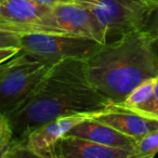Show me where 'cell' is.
Returning a JSON list of instances; mask_svg holds the SVG:
<instances>
[{
    "instance_id": "3957f363",
    "label": "cell",
    "mask_w": 158,
    "mask_h": 158,
    "mask_svg": "<svg viewBox=\"0 0 158 158\" xmlns=\"http://www.w3.org/2000/svg\"><path fill=\"white\" fill-rule=\"evenodd\" d=\"M53 63L20 50L0 63V113L16 108L40 82Z\"/></svg>"
},
{
    "instance_id": "2e32d148",
    "label": "cell",
    "mask_w": 158,
    "mask_h": 158,
    "mask_svg": "<svg viewBox=\"0 0 158 158\" xmlns=\"http://www.w3.org/2000/svg\"><path fill=\"white\" fill-rule=\"evenodd\" d=\"M146 29L151 36V48L158 62V7L155 8Z\"/></svg>"
},
{
    "instance_id": "ffe728a7",
    "label": "cell",
    "mask_w": 158,
    "mask_h": 158,
    "mask_svg": "<svg viewBox=\"0 0 158 158\" xmlns=\"http://www.w3.org/2000/svg\"><path fill=\"white\" fill-rule=\"evenodd\" d=\"M148 1L153 6H155V7H158V0H148Z\"/></svg>"
},
{
    "instance_id": "6da1fadb",
    "label": "cell",
    "mask_w": 158,
    "mask_h": 158,
    "mask_svg": "<svg viewBox=\"0 0 158 158\" xmlns=\"http://www.w3.org/2000/svg\"><path fill=\"white\" fill-rule=\"evenodd\" d=\"M115 107L89 82L81 59H64L48 73L16 108L7 116L13 140L24 139L34 129L62 116L107 112Z\"/></svg>"
},
{
    "instance_id": "8fae6325",
    "label": "cell",
    "mask_w": 158,
    "mask_h": 158,
    "mask_svg": "<svg viewBox=\"0 0 158 158\" xmlns=\"http://www.w3.org/2000/svg\"><path fill=\"white\" fill-rule=\"evenodd\" d=\"M92 118L100 123H106L135 140L149 131L158 129V120L125 110L118 105H115L110 110L95 115Z\"/></svg>"
},
{
    "instance_id": "ba28073f",
    "label": "cell",
    "mask_w": 158,
    "mask_h": 158,
    "mask_svg": "<svg viewBox=\"0 0 158 158\" xmlns=\"http://www.w3.org/2000/svg\"><path fill=\"white\" fill-rule=\"evenodd\" d=\"M51 7L33 0H3L0 3V27L20 35L27 34L51 11Z\"/></svg>"
},
{
    "instance_id": "7a4b0ae2",
    "label": "cell",
    "mask_w": 158,
    "mask_h": 158,
    "mask_svg": "<svg viewBox=\"0 0 158 158\" xmlns=\"http://www.w3.org/2000/svg\"><path fill=\"white\" fill-rule=\"evenodd\" d=\"M85 64L89 82L115 105L143 80L158 75V62L146 28L102 44Z\"/></svg>"
},
{
    "instance_id": "52a82bcc",
    "label": "cell",
    "mask_w": 158,
    "mask_h": 158,
    "mask_svg": "<svg viewBox=\"0 0 158 158\" xmlns=\"http://www.w3.org/2000/svg\"><path fill=\"white\" fill-rule=\"evenodd\" d=\"M52 14L60 34L88 38L101 44H106L103 26L85 6L78 3H55L52 6Z\"/></svg>"
},
{
    "instance_id": "8992f818",
    "label": "cell",
    "mask_w": 158,
    "mask_h": 158,
    "mask_svg": "<svg viewBox=\"0 0 158 158\" xmlns=\"http://www.w3.org/2000/svg\"><path fill=\"white\" fill-rule=\"evenodd\" d=\"M95 115L98 114L82 113V114L59 117L54 120L49 121L34 129L22 140L13 141H15L23 149L28 152L31 156L41 158H53L55 157V147L60 140L64 135H66L69 132V130L76 125Z\"/></svg>"
},
{
    "instance_id": "4fadbf2b",
    "label": "cell",
    "mask_w": 158,
    "mask_h": 158,
    "mask_svg": "<svg viewBox=\"0 0 158 158\" xmlns=\"http://www.w3.org/2000/svg\"><path fill=\"white\" fill-rule=\"evenodd\" d=\"M158 153V129L149 131L136 140L133 158H152Z\"/></svg>"
},
{
    "instance_id": "44dd1931",
    "label": "cell",
    "mask_w": 158,
    "mask_h": 158,
    "mask_svg": "<svg viewBox=\"0 0 158 158\" xmlns=\"http://www.w3.org/2000/svg\"><path fill=\"white\" fill-rule=\"evenodd\" d=\"M2 1H3V0H0V3H1V2H2Z\"/></svg>"
},
{
    "instance_id": "d6986e66",
    "label": "cell",
    "mask_w": 158,
    "mask_h": 158,
    "mask_svg": "<svg viewBox=\"0 0 158 158\" xmlns=\"http://www.w3.org/2000/svg\"><path fill=\"white\" fill-rule=\"evenodd\" d=\"M56 3H78L80 0H55Z\"/></svg>"
},
{
    "instance_id": "9a60e30c",
    "label": "cell",
    "mask_w": 158,
    "mask_h": 158,
    "mask_svg": "<svg viewBox=\"0 0 158 158\" xmlns=\"http://www.w3.org/2000/svg\"><path fill=\"white\" fill-rule=\"evenodd\" d=\"M136 114L142 116L148 117V118L158 120V75L155 77V86H154V93L146 104L141 106L140 108L133 110Z\"/></svg>"
},
{
    "instance_id": "5bb4252c",
    "label": "cell",
    "mask_w": 158,
    "mask_h": 158,
    "mask_svg": "<svg viewBox=\"0 0 158 158\" xmlns=\"http://www.w3.org/2000/svg\"><path fill=\"white\" fill-rule=\"evenodd\" d=\"M12 139H13V133L9 120L6 115L0 113V157H7Z\"/></svg>"
},
{
    "instance_id": "5b68a950",
    "label": "cell",
    "mask_w": 158,
    "mask_h": 158,
    "mask_svg": "<svg viewBox=\"0 0 158 158\" xmlns=\"http://www.w3.org/2000/svg\"><path fill=\"white\" fill-rule=\"evenodd\" d=\"M101 46L88 38L64 34L21 35V50L51 63L64 59L87 60Z\"/></svg>"
},
{
    "instance_id": "7c38bea8",
    "label": "cell",
    "mask_w": 158,
    "mask_h": 158,
    "mask_svg": "<svg viewBox=\"0 0 158 158\" xmlns=\"http://www.w3.org/2000/svg\"><path fill=\"white\" fill-rule=\"evenodd\" d=\"M154 86H155V77L143 80L126 97V99L120 104H118V106L131 112L140 108L153 97Z\"/></svg>"
},
{
    "instance_id": "e0dca14e",
    "label": "cell",
    "mask_w": 158,
    "mask_h": 158,
    "mask_svg": "<svg viewBox=\"0 0 158 158\" xmlns=\"http://www.w3.org/2000/svg\"><path fill=\"white\" fill-rule=\"evenodd\" d=\"M6 48L21 49V35L0 27V49Z\"/></svg>"
},
{
    "instance_id": "30bf717a",
    "label": "cell",
    "mask_w": 158,
    "mask_h": 158,
    "mask_svg": "<svg viewBox=\"0 0 158 158\" xmlns=\"http://www.w3.org/2000/svg\"><path fill=\"white\" fill-rule=\"evenodd\" d=\"M67 134L90 140L105 146L127 149L132 152L134 156V148L136 144L135 139L126 135L115 128L106 123H100L92 117L76 125L69 130Z\"/></svg>"
},
{
    "instance_id": "277c9868",
    "label": "cell",
    "mask_w": 158,
    "mask_h": 158,
    "mask_svg": "<svg viewBox=\"0 0 158 158\" xmlns=\"http://www.w3.org/2000/svg\"><path fill=\"white\" fill-rule=\"evenodd\" d=\"M103 26L106 42L145 29L155 10L148 0H80Z\"/></svg>"
},
{
    "instance_id": "9c48e42d",
    "label": "cell",
    "mask_w": 158,
    "mask_h": 158,
    "mask_svg": "<svg viewBox=\"0 0 158 158\" xmlns=\"http://www.w3.org/2000/svg\"><path fill=\"white\" fill-rule=\"evenodd\" d=\"M55 157L60 158H133L127 149L110 147L74 135H64L55 147Z\"/></svg>"
},
{
    "instance_id": "ac0fdd59",
    "label": "cell",
    "mask_w": 158,
    "mask_h": 158,
    "mask_svg": "<svg viewBox=\"0 0 158 158\" xmlns=\"http://www.w3.org/2000/svg\"><path fill=\"white\" fill-rule=\"evenodd\" d=\"M20 48H6V49H0V63L6 60H8L9 57L13 56L14 54L20 51Z\"/></svg>"
}]
</instances>
